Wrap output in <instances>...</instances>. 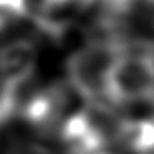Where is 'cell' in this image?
<instances>
[{"label": "cell", "mask_w": 154, "mask_h": 154, "mask_svg": "<svg viewBox=\"0 0 154 154\" xmlns=\"http://www.w3.org/2000/svg\"><path fill=\"white\" fill-rule=\"evenodd\" d=\"M10 154H53L48 147L42 146L38 143H30V141H23V143L15 144L10 149Z\"/></svg>", "instance_id": "obj_7"}, {"label": "cell", "mask_w": 154, "mask_h": 154, "mask_svg": "<svg viewBox=\"0 0 154 154\" xmlns=\"http://www.w3.org/2000/svg\"><path fill=\"white\" fill-rule=\"evenodd\" d=\"M15 20H17L15 17H12V15H8V14H4V12H0V32L7 30L10 25H14Z\"/></svg>", "instance_id": "obj_8"}, {"label": "cell", "mask_w": 154, "mask_h": 154, "mask_svg": "<svg viewBox=\"0 0 154 154\" xmlns=\"http://www.w3.org/2000/svg\"><path fill=\"white\" fill-rule=\"evenodd\" d=\"M126 50L128 42L121 38H98L76 50L66 61V81L71 90L88 103L101 101L108 73Z\"/></svg>", "instance_id": "obj_1"}, {"label": "cell", "mask_w": 154, "mask_h": 154, "mask_svg": "<svg viewBox=\"0 0 154 154\" xmlns=\"http://www.w3.org/2000/svg\"><path fill=\"white\" fill-rule=\"evenodd\" d=\"M104 98L113 104L154 100V50H126L113 63Z\"/></svg>", "instance_id": "obj_2"}, {"label": "cell", "mask_w": 154, "mask_h": 154, "mask_svg": "<svg viewBox=\"0 0 154 154\" xmlns=\"http://www.w3.org/2000/svg\"><path fill=\"white\" fill-rule=\"evenodd\" d=\"M144 5H146L147 12H149V15L154 20V0H144Z\"/></svg>", "instance_id": "obj_9"}, {"label": "cell", "mask_w": 154, "mask_h": 154, "mask_svg": "<svg viewBox=\"0 0 154 154\" xmlns=\"http://www.w3.org/2000/svg\"><path fill=\"white\" fill-rule=\"evenodd\" d=\"M37 65V48L27 40H15L0 47V85L22 90Z\"/></svg>", "instance_id": "obj_4"}, {"label": "cell", "mask_w": 154, "mask_h": 154, "mask_svg": "<svg viewBox=\"0 0 154 154\" xmlns=\"http://www.w3.org/2000/svg\"><path fill=\"white\" fill-rule=\"evenodd\" d=\"M114 141L131 154H154V119H121Z\"/></svg>", "instance_id": "obj_5"}, {"label": "cell", "mask_w": 154, "mask_h": 154, "mask_svg": "<svg viewBox=\"0 0 154 154\" xmlns=\"http://www.w3.org/2000/svg\"><path fill=\"white\" fill-rule=\"evenodd\" d=\"M0 12L12 15L18 20L28 15V2L27 0H0Z\"/></svg>", "instance_id": "obj_6"}, {"label": "cell", "mask_w": 154, "mask_h": 154, "mask_svg": "<svg viewBox=\"0 0 154 154\" xmlns=\"http://www.w3.org/2000/svg\"><path fill=\"white\" fill-rule=\"evenodd\" d=\"M75 93L68 83H55L37 91L30 98L20 103L17 113L28 126L40 133H53L60 129L66 119L68 108L71 103V94Z\"/></svg>", "instance_id": "obj_3"}]
</instances>
